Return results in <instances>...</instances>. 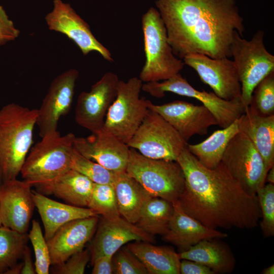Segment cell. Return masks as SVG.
<instances>
[{
  "instance_id": "7c38bea8",
  "label": "cell",
  "mask_w": 274,
  "mask_h": 274,
  "mask_svg": "<svg viewBox=\"0 0 274 274\" xmlns=\"http://www.w3.org/2000/svg\"><path fill=\"white\" fill-rule=\"evenodd\" d=\"M119 81L117 75L108 72L91 88L78 97L75 120L91 132L102 129L107 112L117 94Z\"/></svg>"
},
{
  "instance_id": "f1b7e54d",
  "label": "cell",
  "mask_w": 274,
  "mask_h": 274,
  "mask_svg": "<svg viewBox=\"0 0 274 274\" xmlns=\"http://www.w3.org/2000/svg\"><path fill=\"white\" fill-rule=\"evenodd\" d=\"M173 211L172 202L152 197L144 207L135 224L151 235H163L167 231Z\"/></svg>"
},
{
  "instance_id": "d6a6232c",
  "label": "cell",
  "mask_w": 274,
  "mask_h": 274,
  "mask_svg": "<svg viewBox=\"0 0 274 274\" xmlns=\"http://www.w3.org/2000/svg\"><path fill=\"white\" fill-rule=\"evenodd\" d=\"M28 236L34 250L36 273L48 274L51 265L49 250L41 225L36 220L32 221Z\"/></svg>"
},
{
  "instance_id": "9a60e30c",
  "label": "cell",
  "mask_w": 274,
  "mask_h": 274,
  "mask_svg": "<svg viewBox=\"0 0 274 274\" xmlns=\"http://www.w3.org/2000/svg\"><path fill=\"white\" fill-rule=\"evenodd\" d=\"M149 109L160 115L187 142L194 135H206L209 127L218 125L213 114L203 105L183 100L155 105L147 100Z\"/></svg>"
},
{
  "instance_id": "7402d4cb",
  "label": "cell",
  "mask_w": 274,
  "mask_h": 274,
  "mask_svg": "<svg viewBox=\"0 0 274 274\" xmlns=\"http://www.w3.org/2000/svg\"><path fill=\"white\" fill-rule=\"evenodd\" d=\"M239 132L253 143L267 171L274 165V115H260L252 105L238 118Z\"/></svg>"
},
{
  "instance_id": "d590c367",
  "label": "cell",
  "mask_w": 274,
  "mask_h": 274,
  "mask_svg": "<svg viewBox=\"0 0 274 274\" xmlns=\"http://www.w3.org/2000/svg\"><path fill=\"white\" fill-rule=\"evenodd\" d=\"M115 274H149L142 261L126 246L121 247L113 256Z\"/></svg>"
},
{
  "instance_id": "e575fe53",
  "label": "cell",
  "mask_w": 274,
  "mask_h": 274,
  "mask_svg": "<svg viewBox=\"0 0 274 274\" xmlns=\"http://www.w3.org/2000/svg\"><path fill=\"white\" fill-rule=\"evenodd\" d=\"M261 212V228L265 237L274 235V185L264 184L256 192Z\"/></svg>"
},
{
  "instance_id": "b9f144b4",
  "label": "cell",
  "mask_w": 274,
  "mask_h": 274,
  "mask_svg": "<svg viewBox=\"0 0 274 274\" xmlns=\"http://www.w3.org/2000/svg\"><path fill=\"white\" fill-rule=\"evenodd\" d=\"M23 267V262L17 263L10 268L5 274H20Z\"/></svg>"
},
{
  "instance_id": "30bf717a",
  "label": "cell",
  "mask_w": 274,
  "mask_h": 274,
  "mask_svg": "<svg viewBox=\"0 0 274 274\" xmlns=\"http://www.w3.org/2000/svg\"><path fill=\"white\" fill-rule=\"evenodd\" d=\"M142 90L151 96L161 98L165 92L192 97L200 101L208 109L222 128L230 125L244 113L246 108L241 97L227 100L213 92L199 91L192 86L179 73L162 82H150L143 84Z\"/></svg>"
},
{
  "instance_id": "4dcf8cb0",
  "label": "cell",
  "mask_w": 274,
  "mask_h": 274,
  "mask_svg": "<svg viewBox=\"0 0 274 274\" xmlns=\"http://www.w3.org/2000/svg\"><path fill=\"white\" fill-rule=\"evenodd\" d=\"M88 208L108 219L121 216L113 185L94 183Z\"/></svg>"
},
{
  "instance_id": "8992f818",
  "label": "cell",
  "mask_w": 274,
  "mask_h": 274,
  "mask_svg": "<svg viewBox=\"0 0 274 274\" xmlns=\"http://www.w3.org/2000/svg\"><path fill=\"white\" fill-rule=\"evenodd\" d=\"M125 172L152 197L172 203L179 200L184 189V174L177 161L149 158L129 148Z\"/></svg>"
},
{
  "instance_id": "ffe728a7",
  "label": "cell",
  "mask_w": 274,
  "mask_h": 274,
  "mask_svg": "<svg viewBox=\"0 0 274 274\" xmlns=\"http://www.w3.org/2000/svg\"><path fill=\"white\" fill-rule=\"evenodd\" d=\"M98 215L71 221L61 226L47 240L51 264L65 262L73 254L82 250L94 235Z\"/></svg>"
},
{
  "instance_id": "d6986e66",
  "label": "cell",
  "mask_w": 274,
  "mask_h": 274,
  "mask_svg": "<svg viewBox=\"0 0 274 274\" xmlns=\"http://www.w3.org/2000/svg\"><path fill=\"white\" fill-rule=\"evenodd\" d=\"M94 235L90 248L91 261L101 255L113 256L121 247L132 241L155 242L154 236L121 216L113 219L99 217Z\"/></svg>"
},
{
  "instance_id": "4316f807",
  "label": "cell",
  "mask_w": 274,
  "mask_h": 274,
  "mask_svg": "<svg viewBox=\"0 0 274 274\" xmlns=\"http://www.w3.org/2000/svg\"><path fill=\"white\" fill-rule=\"evenodd\" d=\"M152 243L135 241L126 247L144 264L149 274H180L181 259L174 249Z\"/></svg>"
},
{
  "instance_id": "8d00e7d4",
  "label": "cell",
  "mask_w": 274,
  "mask_h": 274,
  "mask_svg": "<svg viewBox=\"0 0 274 274\" xmlns=\"http://www.w3.org/2000/svg\"><path fill=\"white\" fill-rule=\"evenodd\" d=\"M91 258L89 248L83 249L70 256L62 264L53 265L52 273L54 274H83Z\"/></svg>"
},
{
  "instance_id": "2e32d148",
  "label": "cell",
  "mask_w": 274,
  "mask_h": 274,
  "mask_svg": "<svg viewBox=\"0 0 274 274\" xmlns=\"http://www.w3.org/2000/svg\"><path fill=\"white\" fill-rule=\"evenodd\" d=\"M78 71L71 68L57 76L38 109L37 125L40 135L57 130L60 118L68 113L73 101Z\"/></svg>"
},
{
  "instance_id": "ee69618b",
  "label": "cell",
  "mask_w": 274,
  "mask_h": 274,
  "mask_svg": "<svg viewBox=\"0 0 274 274\" xmlns=\"http://www.w3.org/2000/svg\"><path fill=\"white\" fill-rule=\"evenodd\" d=\"M261 273L263 274H273L274 273V265H272L263 269Z\"/></svg>"
},
{
  "instance_id": "5bb4252c",
  "label": "cell",
  "mask_w": 274,
  "mask_h": 274,
  "mask_svg": "<svg viewBox=\"0 0 274 274\" xmlns=\"http://www.w3.org/2000/svg\"><path fill=\"white\" fill-rule=\"evenodd\" d=\"M182 60L218 96L227 100L241 97V84L233 60L198 53L189 54Z\"/></svg>"
},
{
  "instance_id": "7a4b0ae2",
  "label": "cell",
  "mask_w": 274,
  "mask_h": 274,
  "mask_svg": "<svg viewBox=\"0 0 274 274\" xmlns=\"http://www.w3.org/2000/svg\"><path fill=\"white\" fill-rule=\"evenodd\" d=\"M155 5L173 52L181 59L193 53L230 57L234 32L243 37L245 31L236 0H156Z\"/></svg>"
},
{
  "instance_id": "60d3db41",
  "label": "cell",
  "mask_w": 274,
  "mask_h": 274,
  "mask_svg": "<svg viewBox=\"0 0 274 274\" xmlns=\"http://www.w3.org/2000/svg\"><path fill=\"white\" fill-rule=\"evenodd\" d=\"M22 259L23 267L21 270V274H35L36 273L35 267L33 266L31 250L27 245L24 249Z\"/></svg>"
},
{
  "instance_id": "ab89813d",
  "label": "cell",
  "mask_w": 274,
  "mask_h": 274,
  "mask_svg": "<svg viewBox=\"0 0 274 274\" xmlns=\"http://www.w3.org/2000/svg\"><path fill=\"white\" fill-rule=\"evenodd\" d=\"M180 273L181 274H214L208 267L198 262L182 259L180 264Z\"/></svg>"
},
{
  "instance_id": "9c48e42d",
  "label": "cell",
  "mask_w": 274,
  "mask_h": 274,
  "mask_svg": "<svg viewBox=\"0 0 274 274\" xmlns=\"http://www.w3.org/2000/svg\"><path fill=\"white\" fill-rule=\"evenodd\" d=\"M126 144L147 158L176 161L188 144L160 115L149 109Z\"/></svg>"
},
{
  "instance_id": "83f0119b",
  "label": "cell",
  "mask_w": 274,
  "mask_h": 274,
  "mask_svg": "<svg viewBox=\"0 0 274 274\" xmlns=\"http://www.w3.org/2000/svg\"><path fill=\"white\" fill-rule=\"evenodd\" d=\"M238 131L237 119L228 126L215 131L202 142L194 145L187 144V148L203 166L214 168L221 162L228 144Z\"/></svg>"
},
{
  "instance_id": "277c9868",
  "label": "cell",
  "mask_w": 274,
  "mask_h": 274,
  "mask_svg": "<svg viewBox=\"0 0 274 274\" xmlns=\"http://www.w3.org/2000/svg\"><path fill=\"white\" fill-rule=\"evenodd\" d=\"M29 151L21 170L23 180L35 187L47 184L71 168L76 136L57 130L43 135Z\"/></svg>"
},
{
  "instance_id": "3957f363",
  "label": "cell",
  "mask_w": 274,
  "mask_h": 274,
  "mask_svg": "<svg viewBox=\"0 0 274 274\" xmlns=\"http://www.w3.org/2000/svg\"><path fill=\"white\" fill-rule=\"evenodd\" d=\"M38 109L15 103L0 110V171L3 182L16 179L32 144Z\"/></svg>"
},
{
  "instance_id": "4fadbf2b",
  "label": "cell",
  "mask_w": 274,
  "mask_h": 274,
  "mask_svg": "<svg viewBox=\"0 0 274 274\" xmlns=\"http://www.w3.org/2000/svg\"><path fill=\"white\" fill-rule=\"evenodd\" d=\"M52 10L45 16L48 28L65 35L79 47L84 55L95 51L109 61L113 60L110 51L92 33L90 26L71 6L61 0H54Z\"/></svg>"
},
{
  "instance_id": "cb8c5ba5",
  "label": "cell",
  "mask_w": 274,
  "mask_h": 274,
  "mask_svg": "<svg viewBox=\"0 0 274 274\" xmlns=\"http://www.w3.org/2000/svg\"><path fill=\"white\" fill-rule=\"evenodd\" d=\"M94 183L78 172L70 169L52 181L38 187L44 195H53L65 203L88 208Z\"/></svg>"
},
{
  "instance_id": "7bdbcfd3",
  "label": "cell",
  "mask_w": 274,
  "mask_h": 274,
  "mask_svg": "<svg viewBox=\"0 0 274 274\" xmlns=\"http://www.w3.org/2000/svg\"><path fill=\"white\" fill-rule=\"evenodd\" d=\"M265 182L274 184V165L268 170L266 176Z\"/></svg>"
},
{
  "instance_id": "1f68e13d",
  "label": "cell",
  "mask_w": 274,
  "mask_h": 274,
  "mask_svg": "<svg viewBox=\"0 0 274 274\" xmlns=\"http://www.w3.org/2000/svg\"><path fill=\"white\" fill-rule=\"evenodd\" d=\"M71 168L82 174L94 183L99 184H113L117 174L82 156L74 148L71 156Z\"/></svg>"
},
{
  "instance_id": "ac0fdd59",
  "label": "cell",
  "mask_w": 274,
  "mask_h": 274,
  "mask_svg": "<svg viewBox=\"0 0 274 274\" xmlns=\"http://www.w3.org/2000/svg\"><path fill=\"white\" fill-rule=\"evenodd\" d=\"M86 137H76L74 148L85 157L115 173L125 172L129 148L102 129Z\"/></svg>"
},
{
  "instance_id": "74e56055",
  "label": "cell",
  "mask_w": 274,
  "mask_h": 274,
  "mask_svg": "<svg viewBox=\"0 0 274 274\" xmlns=\"http://www.w3.org/2000/svg\"><path fill=\"white\" fill-rule=\"evenodd\" d=\"M20 34V30L9 19L3 7L0 5V46L14 41Z\"/></svg>"
},
{
  "instance_id": "44dd1931",
  "label": "cell",
  "mask_w": 274,
  "mask_h": 274,
  "mask_svg": "<svg viewBox=\"0 0 274 274\" xmlns=\"http://www.w3.org/2000/svg\"><path fill=\"white\" fill-rule=\"evenodd\" d=\"M173 214L163 239L186 250L204 239L226 237L227 234L209 228L187 214L179 200L173 203Z\"/></svg>"
},
{
  "instance_id": "603a6c76",
  "label": "cell",
  "mask_w": 274,
  "mask_h": 274,
  "mask_svg": "<svg viewBox=\"0 0 274 274\" xmlns=\"http://www.w3.org/2000/svg\"><path fill=\"white\" fill-rule=\"evenodd\" d=\"M32 195L44 225L46 241L61 226L71 221L98 215L89 208L58 202L37 191L32 190Z\"/></svg>"
},
{
  "instance_id": "5b68a950",
  "label": "cell",
  "mask_w": 274,
  "mask_h": 274,
  "mask_svg": "<svg viewBox=\"0 0 274 274\" xmlns=\"http://www.w3.org/2000/svg\"><path fill=\"white\" fill-rule=\"evenodd\" d=\"M146 60L139 78L143 82L167 80L183 68L167 40L166 29L157 9L151 7L142 17Z\"/></svg>"
},
{
  "instance_id": "e0dca14e",
  "label": "cell",
  "mask_w": 274,
  "mask_h": 274,
  "mask_svg": "<svg viewBox=\"0 0 274 274\" xmlns=\"http://www.w3.org/2000/svg\"><path fill=\"white\" fill-rule=\"evenodd\" d=\"M32 187L24 180L3 181L0 186V212L2 226L27 233L35 205Z\"/></svg>"
},
{
  "instance_id": "f6af8a7d",
  "label": "cell",
  "mask_w": 274,
  "mask_h": 274,
  "mask_svg": "<svg viewBox=\"0 0 274 274\" xmlns=\"http://www.w3.org/2000/svg\"><path fill=\"white\" fill-rule=\"evenodd\" d=\"M2 183H3V179H2L1 173V171H0V186L2 185Z\"/></svg>"
},
{
  "instance_id": "ba28073f",
  "label": "cell",
  "mask_w": 274,
  "mask_h": 274,
  "mask_svg": "<svg viewBox=\"0 0 274 274\" xmlns=\"http://www.w3.org/2000/svg\"><path fill=\"white\" fill-rule=\"evenodd\" d=\"M143 82L136 77L119 80L115 99L110 107L102 129L127 144L145 118L147 99L140 97Z\"/></svg>"
},
{
  "instance_id": "d4e9b609",
  "label": "cell",
  "mask_w": 274,
  "mask_h": 274,
  "mask_svg": "<svg viewBox=\"0 0 274 274\" xmlns=\"http://www.w3.org/2000/svg\"><path fill=\"white\" fill-rule=\"evenodd\" d=\"M113 185L120 216L135 224L144 207L152 196L126 172L117 173Z\"/></svg>"
},
{
  "instance_id": "52a82bcc",
  "label": "cell",
  "mask_w": 274,
  "mask_h": 274,
  "mask_svg": "<svg viewBox=\"0 0 274 274\" xmlns=\"http://www.w3.org/2000/svg\"><path fill=\"white\" fill-rule=\"evenodd\" d=\"M264 37V31L259 30L247 40L235 31L230 46L231 55L241 84V98L246 108L251 104L256 86L274 72V56L266 49Z\"/></svg>"
},
{
  "instance_id": "484cf974",
  "label": "cell",
  "mask_w": 274,
  "mask_h": 274,
  "mask_svg": "<svg viewBox=\"0 0 274 274\" xmlns=\"http://www.w3.org/2000/svg\"><path fill=\"white\" fill-rule=\"evenodd\" d=\"M213 239L202 240L178 253L180 259L198 262L215 273L231 272L235 266L232 252L227 245Z\"/></svg>"
},
{
  "instance_id": "8fae6325",
  "label": "cell",
  "mask_w": 274,
  "mask_h": 274,
  "mask_svg": "<svg viewBox=\"0 0 274 274\" xmlns=\"http://www.w3.org/2000/svg\"><path fill=\"white\" fill-rule=\"evenodd\" d=\"M221 162L244 190L256 195L266 183L267 173L264 161L253 143L239 132L230 140L223 155Z\"/></svg>"
},
{
  "instance_id": "836d02e7",
  "label": "cell",
  "mask_w": 274,
  "mask_h": 274,
  "mask_svg": "<svg viewBox=\"0 0 274 274\" xmlns=\"http://www.w3.org/2000/svg\"><path fill=\"white\" fill-rule=\"evenodd\" d=\"M250 105L261 115H274V72L266 76L255 88Z\"/></svg>"
},
{
  "instance_id": "f546056e",
  "label": "cell",
  "mask_w": 274,
  "mask_h": 274,
  "mask_svg": "<svg viewBox=\"0 0 274 274\" xmlns=\"http://www.w3.org/2000/svg\"><path fill=\"white\" fill-rule=\"evenodd\" d=\"M29 238L23 233L4 226H0V274H5L10 268L22 259Z\"/></svg>"
},
{
  "instance_id": "bcb514c9",
  "label": "cell",
  "mask_w": 274,
  "mask_h": 274,
  "mask_svg": "<svg viewBox=\"0 0 274 274\" xmlns=\"http://www.w3.org/2000/svg\"><path fill=\"white\" fill-rule=\"evenodd\" d=\"M2 225V219H1V212H0V226Z\"/></svg>"
},
{
  "instance_id": "f35d334b",
  "label": "cell",
  "mask_w": 274,
  "mask_h": 274,
  "mask_svg": "<svg viewBox=\"0 0 274 274\" xmlns=\"http://www.w3.org/2000/svg\"><path fill=\"white\" fill-rule=\"evenodd\" d=\"M92 274H112L114 272L113 256L101 255L92 261Z\"/></svg>"
},
{
  "instance_id": "6da1fadb",
  "label": "cell",
  "mask_w": 274,
  "mask_h": 274,
  "mask_svg": "<svg viewBox=\"0 0 274 274\" xmlns=\"http://www.w3.org/2000/svg\"><path fill=\"white\" fill-rule=\"evenodd\" d=\"M176 161L185 179L178 200L187 214L213 229L258 225L261 212L256 195L247 193L221 162L214 168H207L187 147Z\"/></svg>"
}]
</instances>
